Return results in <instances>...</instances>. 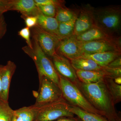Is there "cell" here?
I'll use <instances>...</instances> for the list:
<instances>
[{"label":"cell","instance_id":"11","mask_svg":"<svg viewBox=\"0 0 121 121\" xmlns=\"http://www.w3.org/2000/svg\"><path fill=\"white\" fill-rule=\"evenodd\" d=\"M51 59L59 74L74 84L77 83L79 80L75 70L68 59L56 53Z\"/></svg>","mask_w":121,"mask_h":121},{"label":"cell","instance_id":"17","mask_svg":"<svg viewBox=\"0 0 121 121\" xmlns=\"http://www.w3.org/2000/svg\"><path fill=\"white\" fill-rule=\"evenodd\" d=\"M37 17V26L44 31L56 36L59 23L55 17L47 16L41 13Z\"/></svg>","mask_w":121,"mask_h":121},{"label":"cell","instance_id":"24","mask_svg":"<svg viewBox=\"0 0 121 121\" xmlns=\"http://www.w3.org/2000/svg\"><path fill=\"white\" fill-rule=\"evenodd\" d=\"M13 111L8 101L0 98V121H12Z\"/></svg>","mask_w":121,"mask_h":121},{"label":"cell","instance_id":"2","mask_svg":"<svg viewBox=\"0 0 121 121\" xmlns=\"http://www.w3.org/2000/svg\"><path fill=\"white\" fill-rule=\"evenodd\" d=\"M94 19L95 25L109 35L115 37L121 36V5H115L94 8Z\"/></svg>","mask_w":121,"mask_h":121},{"label":"cell","instance_id":"9","mask_svg":"<svg viewBox=\"0 0 121 121\" xmlns=\"http://www.w3.org/2000/svg\"><path fill=\"white\" fill-rule=\"evenodd\" d=\"M94 9L89 4L81 7L76 20L73 35H81L94 26Z\"/></svg>","mask_w":121,"mask_h":121},{"label":"cell","instance_id":"27","mask_svg":"<svg viewBox=\"0 0 121 121\" xmlns=\"http://www.w3.org/2000/svg\"><path fill=\"white\" fill-rule=\"evenodd\" d=\"M102 69L107 75V78L114 79L117 77H121V68H112L106 66L102 67Z\"/></svg>","mask_w":121,"mask_h":121},{"label":"cell","instance_id":"36","mask_svg":"<svg viewBox=\"0 0 121 121\" xmlns=\"http://www.w3.org/2000/svg\"><path fill=\"white\" fill-rule=\"evenodd\" d=\"M4 12L0 11V17H1L2 16V15H3V14H4Z\"/></svg>","mask_w":121,"mask_h":121},{"label":"cell","instance_id":"34","mask_svg":"<svg viewBox=\"0 0 121 121\" xmlns=\"http://www.w3.org/2000/svg\"><path fill=\"white\" fill-rule=\"evenodd\" d=\"M3 65H0V98L1 99V73Z\"/></svg>","mask_w":121,"mask_h":121},{"label":"cell","instance_id":"21","mask_svg":"<svg viewBox=\"0 0 121 121\" xmlns=\"http://www.w3.org/2000/svg\"><path fill=\"white\" fill-rule=\"evenodd\" d=\"M70 110L82 121H109L102 116L87 112L80 108L71 105Z\"/></svg>","mask_w":121,"mask_h":121},{"label":"cell","instance_id":"4","mask_svg":"<svg viewBox=\"0 0 121 121\" xmlns=\"http://www.w3.org/2000/svg\"><path fill=\"white\" fill-rule=\"evenodd\" d=\"M58 75L60 87L63 97L66 101L71 105L80 108L87 112L104 116L101 112L96 109L89 102L75 84Z\"/></svg>","mask_w":121,"mask_h":121},{"label":"cell","instance_id":"12","mask_svg":"<svg viewBox=\"0 0 121 121\" xmlns=\"http://www.w3.org/2000/svg\"><path fill=\"white\" fill-rule=\"evenodd\" d=\"M10 11L19 12L23 19L28 16L37 17L41 13L34 0H11Z\"/></svg>","mask_w":121,"mask_h":121},{"label":"cell","instance_id":"25","mask_svg":"<svg viewBox=\"0 0 121 121\" xmlns=\"http://www.w3.org/2000/svg\"><path fill=\"white\" fill-rule=\"evenodd\" d=\"M37 6L40 12L43 15L49 17H55L57 8L55 5H46Z\"/></svg>","mask_w":121,"mask_h":121},{"label":"cell","instance_id":"22","mask_svg":"<svg viewBox=\"0 0 121 121\" xmlns=\"http://www.w3.org/2000/svg\"><path fill=\"white\" fill-rule=\"evenodd\" d=\"M79 12V11L77 12L65 6L59 7L57 8L55 17L59 23L67 22L71 20L74 17L78 16Z\"/></svg>","mask_w":121,"mask_h":121},{"label":"cell","instance_id":"13","mask_svg":"<svg viewBox=\"0 0 121 121\" xmlns=\"http://www.w3.org/2000/svg\"><path fill=\"white\" fill-rule=\"evenodd\" d=\"M16 64L11 60L3 66L1 73V99L8 101L9 87L11 80L16 69Z\"/></svg>","mask_w":121,"mask_h":121},{"label":"cell","instance_id":"10","mask_svg":"<svg viewBox=\"0 0 121 121\" xmlns=\"http://www.w3.org/2000/svg\"><path fill=\"white\" fill-rule=\"evenodd\" d=\"M56 52L70 60L82 57L79 41L74 36L60 40L56 48Z\"/></svg>","mask_w":121,"mask_h":121},{"label":"cell","instance_id":"3","mask_svg":"<svg viewBox=\"0 0 121 121\" xmlns=\"http://www.w3.org/2000/svg\"><path fill=\"white\" fill-rule=\"evenodd\" d=\"M32 38V48L27 45L23 47L22 49L34 61L38 72L39 81L45 76L60 87L59 77L51 60L43 51L37 40Z\"/></svg>","mask_w":121,"mask_h":121},{"label":"cell","instance_id":"32","mask_svg":"<svg viewBox=\"0 0 121 121\" xmlns=\"http://www.w3.org/2000/svg\"><path fill=\"white\" fill-rule=\"evenodd\" d=\"M108 67L112 68H121V57L119 56L111 62L107 66Z\"/></svg>","mask_w":121,"mask_h":121},{"label":"cell","instance_id":"15","mask_svg":"<svg viewBox=\"0 0 121 121\" xmlns=\"http://www.w3.org/2000/svg\"><path fill=\"white\" fill-rule=\"evenodd\" d=\"M121 52L110 51L94 54H83L82 57L90 59L102 67H105L117 58L121 56Z\"/></svg>","mask_w":121,"mask_h":121},{"label":"cell","instance_id":"6","mask_svg":"<svg viewBox=\"0 0 121 121\" xmlns=\"http://www.w3.org/2000/svg\"><path fill=\"white\" fill-rule=\"evenodd\" d=\"M62 98L60 87L50 79L44 76L39 81V93L33 106L40 107Z\"/></svg>","mask_w":121,"mask_h":121},{"label":"cell","instance_id":"29","mask_svg":"<svg viewBox=\"0 0 121 121\" xmlns=\"http://www.w3.org/2000/svg\"><path fill=\"white\" fill-rule=\"evenodd\" d=\"M23 19L25 20L26 27L29 28H32L37 25V17L28 16L24 17Z\"/></svg>","mask_w":121,"mask_h":121},{"label":"cell","instance_id":"14","mask_svg":"<svg viewBox=\"0 0 121 121\" xmlns=\"http://www.w3.org/2000/svg\"><path fill=\"white\" fill-rule=\"evenodd\" d=\"M75 37L78 41L82 43L100 40L110 39L117 37L109 35L95 25L85 32Z\"/></svg>","mask_w":121,"mask_h":121},{"label":"cell","instance_id":"7","mask_svg":"<svg viewBox=\"0 0 121 121\" xmlns=\"http://www.w3.org/2000/svg\"><path fill=\"white\" fill-rule=\"evenodd\" d=\"M79 42L80 50L83 54H94L110 51L121 52V36L110 39L85 43Z\"/></svg>","mask_w":121,"mask_h":121},{"label":"cell","instance_id":"33","mask_svg":"<svg viewBox=\"0 0 121 121\" xmlns=\"http://www.w3.org/2000/svg\"><path fill=\"white\" fill-rule=\"evenodd\" d=\"M53 121H82L74 118V117H63Z\"/></svg>","mask_w":121,"mask_h":121},{"label":"cell","instance_id":"28","mask_svg":"<svg viewBox=\"0 0 121 121\" xmlns=\"http://www.w3.org/2000/svg\"><path fill=\"white\" fill-rule=\"evenodd\" d=\"M18 35L25 40L27 44V46L30 48H32V43L30 39L31 36V31L30 29L25 27L20 30L18 33Z\"/></svg>","mask_w":121,"mask_h":121},{"label":"cell","instance_id":"18","mask_svg":"<svg viewBox=\"0 0 121 121\" xmlns=\"http://www.w3.org/2000/svg\"><path fill=\"white\" fill-rule=\"evenodd\" d=\"M70 60L72 66L76 70H97L102 69V67L90 59L81 57Z\"/></svg>","mask_w":121,"mask_h":121},{"label":"cell","instance_id":"23","mask_svg":"<svg viewBox=\"0 0 121 121\" xmlns=\"http://www.w3.org/2000/svg\"><path fill=\"white\" fill-rule=\"evenodd\" d=\"M108 91L114 104L118 103L121 100V86L115 83L113 79L106 78L104 79Z\"/></svg>","mask_w":121,"mask_h":121},{"label":"cell","instance_id":"8","mask_svg":"<svg viewBox=\"0 0 121 121\" xmlns=\"http://www.w3.org/2000/svg\"><path fill=\"white\" fill-rule=\"evenodd\" d=\"M32 38L37 40L41 49L47 56L52 57L56 52L60 40L55 35L43 30L36 25L31 28Z\"/></svg>","mask_w":121,"mask_h":121},{"label":"cell","instance_id":"30","mask_svg":"<svg viewBox=\"0 0 121 121\" xmlns=\"http://www.w3.org/2000/svg\"><path fill=\"white\" fill-rule=\"evenodd\" d=\"M7 30V24L4 15H3L0 17V40L2 39L5 35Z\"/></svg>","mask_w":121,"mask_h":121},{"label":"cell","instance_id":"20","mask_svg":"<svg viewBox=\"0 0 121 121\" xmlns=\"http://www.w3.org/2000/svg\"><path fill=\"white\" fill-rule=\"evenodd\" d=\"M78 16L68 22L59 23L56 36L60 40L73 35L75 21Z\"/></svg>","mask_w":121,"mask_h":121},{"label":"cell","instance_id":"35","mask_svg":"<svg viewBox=\"0 0 121 121\" xmlns=\"http://www.w3.org/2000/svg\"><path fill=\"white\" fill-rule=\"evenodd\" d=\"M114 82L116 84L121 85V77H117L113 79Z\"/></svg>","mask_w":121,"mask_h":121},{"label":"cell","instance_id":"16","mask_svg":"<svg viewBox=\"0 0 121 121\" xmlns=\"http://www.w3.org/2000/svg\"><path fill=\"white\" fill-rule=\"evenodd\" d=\"M79 80L84 83H95L103 81L107 78L106 73L103 70H76Z\"/></svg>","mask_w":121,"mask_h":121},{"label":"cell","instance_id":"5","mask_svg":"<svg viewBox=\"0 0 121 121\" xmlns=\"http://www.w3.org/2000/svg\"><path fill=\"white\" fill-rule=\"evenodd\" d=\"M70 107L63 98L40 107H35L36 113L34 121H53L63 117H74Z\"/></svg>","mask_w":121,"mask_h":121},{"label":"cell","instance_id":"1","mask_svg":"<svg viewBox=\"0 0 121 121\" xmlns=\"http://www.w3.org/2000/svg\"><path fill=\"white\" fill-rule=\"evenodd\" d=\"M89 102L109 121H118L114 104L104 80L95 83L75 84Z\"/></svg>","mask_w":121,"mask_h":121},{"label":"cell","instance_id":"31","mask_svg":"<svg viewBox=\"0 0 121 121\" xmlns=\"http://www.w3.org/2000/svg\"><path fill=\"white\" fill-rule=\"evenodd\" d=\"M11 0H0V11L5 13L10 11Z\"/></svg>","mask_w":121,"mask_h":121},{"label":"cell","instance_id":"19","mask_svg":"<svg viewBox=\"0 0 121 121\" xmlns=\"http://www.w3.org/2000/svg\"><path fill=\"white\" fill-rule=\"evenodd\" d=\"M36 108L33 105L14 110L12 121H34Z\"/></svg>","mask_w":121,"mask_h":121},{"label":"cell","instance_id":"26","mask_svg":"<svg viewBox=\"0 0 121 121\" xmlns=\"http://www.w3.org/2000/svg\"><path fill=\"white\" fill-rule=\"evenodd\" d=\"M36 5H52L56 8L65 6V1L62 0H34Z\"/></svg>","mask_w":121,"mask_h":121}]
</instances>
